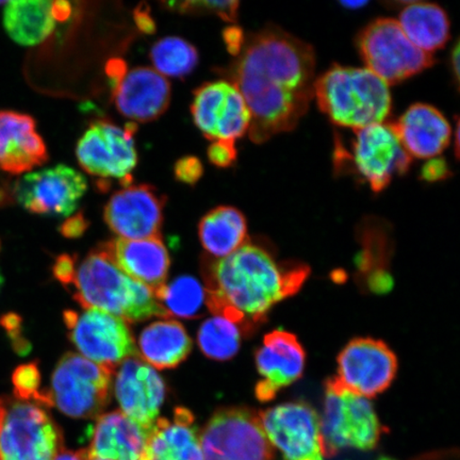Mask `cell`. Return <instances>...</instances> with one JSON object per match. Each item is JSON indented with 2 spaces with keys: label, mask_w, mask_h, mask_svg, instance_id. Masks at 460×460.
Listing matches in <instances>:
<instances>
[{
  "label": "cell",
  "mask_w": 460,
  "mask_h": 460,
  "mask_svg": "<svg viewBox=\"0 0 460 460\" xmlns=\"http://www.w3.org/2000/svg\"><path fill=\"white\" fill-rule=\"evenodd\" d=\"M251 113L249 136L256 144L295 129L314 97L313 46L275 25L245 38L229 68Z\"/></svg>",
  "instance_id": "1"
},
{
  "label": "cell",
  "mask_w": 460,
  "mask_h": 460,
  "mask_svg": "<svg viewBox=\"0 0 460 460\" xmlns=\"http://www.w3.org/2000/svg\"><path fill=\"white\" fill-rule=\"evenodd\" d=\"M203 268L207 308L243 332L295 296L309 274L305 266L280 267L266 250L250 243L226 258L205 261Z\"/></svg>",
  "instance_id": "2"
},
{
  "label": "cell",
  "mask_w": 460,
  "mask_h": 460,
  "mask_svg": "<svg viewBox=\"0 0 460 460\" xmlns=\"http://www.w3.org/2000/svg\"><path fill=\"white\" fill-rule=\"evenodd\" d=\"M67 290H73L80 306L101 310L129 323L153 316L169 318L154 293L115 266L102 245L76 262Z\"/></svg>",
  "instance_id": "3"
},
{
  "label": "cell",
  "mask_w": 460,
  "mask_h": 460,
  "mask_svg": "<svg viewBox=\"0 0 460 460\" xmlns=\"http://www.w3.org/2000/svg\"><path fill=\"white\" fill-rule=\"evenodd\" d=\"M314 97L333 124L353 130L386 122L393 111L389 85L367 67L332 66L315 79Z\"/></svg>",
  "instance_id": "4"
},
{
  "label": "cell",
  "mask_w": 460,
  "mask_h": 460,
  "mask_svg": "<svg viewBox=\"0 0 460 460\" xmlns=\"http://www.w3.org/2000/svg\"><path fill=\"white\" fill-rule=\"evenodd\" d=\"M114 370L75 353L58 362L50 388L43 393L45 407H57L74 419H97L111 402Z\"/></svg>",
  "instance_id": "5"
},
{
  "label": "cell",
  "mask_w": 460,
  "mask_h": 460,
  "mask_svg": "<svg viewBox=\"0 0 460 460\" xmlns=\"http://www.w3.org/2000/svg\"><path fill=\"white\" fill-rule=\"evenodd\" d=\"M411 160L394 124L386 122L354 130L349 151L337 144L335 152V165L341 171L349 168L374 192L383 191L395 177L404 175Z\"/></svg>",
  "instance_id": "6"
},
{
  "label": "cell",
  "mask_w": 460,
  "mask_h": 460,
  "mask_svg": "<svg viewBox=\"0 0 460 460\" xmlns=\"http://www.w3.org/2000/svg\"><path fill=\"white\" fill-rule=\"evenodd\" d=\"M62 448L61 429L45 407L0 398V460H54Z\"/></svg>",
  "instance_id": "7"
},
{
  "label": "cell",
  "mask_w": 460,
  "mask_h": 460,
  "mask_svg": "<svg viewBox=\"0 0 460 460\" xmlns=\"http://www.w3.org/2000/svg\"><path fill=\"white\" fill-rule=\"evenodd\" d=\"M320 427L324 456L344 448L370 451L381 436L371 401L343 387L335 377L326 383Z\"/></svg>",
  "instance_id": "8"
},
{
  "label": "cell",
  "mask_w": 460,
  "mask_h": 460,
  "mask_svg": "<svg viewBox=\"0 0 460 460\" xmlns=\"http://www.w3.org/2000/svg\"><path fill=\"white\" fill-rule=\"evenodd\" d=\"M358 46L362 60L388 85H394L434 65V57L413 45L398 21L377 19L362 29Z\"/></svg>",
  "instance_id": "9"
},
{
  "label": "cell",
  "mask_w": 460,
  "mask_h": 460,
  "mask_svg": "<svg viewBox=\"0 0 460 460\" xmlns=\"http://www.w3.org/2000/svg\"><path fill=\"white\" fill-rule=\"evenodd\" d=\"M204 460H274V447L258 413L246 408L217 411L200 431Z\"/></svg>",
  "instance_id": "10"
},
{
  "label": "cell",
  "mask_w": 460,
  "mask_h": 460,
  "mask_svg": "<svg viewBox=\"0 0 460 460\" xmlns=\"http://www.w3.org/2000/svg\"><path fill=\"white\" fill-rule=\"evenodd\" d=\"M68 338L84 358L115 370L125 359L137 356L129 326L122 319L97 309L63 314Z\"/></svg>",
  "instance_id": "11"
},
{
  "label": "cell",
  "mask_w": 460,
  "mask_h": 460,
  "mask_svg": "<svg viewBox=\"0 0 460 460\" xmlns=\"http://www.w3.org/2000/svg\"><path fill=\"white\" fill-rule=\"evenodd\" d=\"M135 123L119 128L107 120L90 125L80 137L76 156L88 174L101 180H119L124 187L131 182V172L137 164L134 136Z\"/></svg>",
  "instance_id": "12"
},
{
  "label": "cell",
  "mask_w": 460,
  "mask_h": 460,
  "mask_svg": "<svg viewBox=\"0 0 460 460\" xmlns=\"http://www.w3.org/2000/svg\"><path fill=\"white\" fill-rule=\"evenodd\" d=\"M258 417L270 444L286 460H324L320 417L307 402H284Z\"/></svg>",
  "instance_id": "13"
},
{
  "label": "cell",
  "mask_w": 460,
  "mask_h": 460,
  "mask_svg": "<svg viewBox=\"0 0 460 460\" xmlns=\"http://www.w3.org/2000/svg\"><path fill=\"white\" fill-rule=\"evenodd\" d=\"M398 367V358L386 343L356 338L339 354L335 378L343 387L370 400L391 386Z\"/></svg>",
  "instance_id": "14"
},
{
  "label": "cell",
  "mask_w": 460,
  "mask_h": 460,
  "mask_svg": "<svg viewBox=\"0 0 460 460\" xmlns=\"http://www.w3.org/2000/svg\"><path fill=\"white\" fill-rule=\"evenodd\" d=\"M86 189L82 172L60 164L22 176L15 183L14 197L31 214L71 217Z\"/></svg>",
  "instance_id": "15"
},
{
  "label": "cell",
  "mask_w": 460,
  "mask_h": 460,
  "mask_svg": "<svg viewBox=\"0 0 460 460\" xmlns=\"http://www.w3.org/2000/svg\"><path fill=\"white\" fill-rule=\"evenodd\" d=\"M191 113L207 139L235 141L249 132L251 113L243 96L228 80L207 83L194 92Z\"/></svg>",
  "instance_id": "16"
},
{
  "label": "cell",
  "mask_w": 460,
  "mask_h": 460,
  "mask_svg": "<svg viewBox=\"0 0 460 460\" xmlns=\"http://www.w3.org/2000/svg\"><path fill=\"white\" fill-rule=\"evenodd\" d=\"M165 197L148 185L115 192L103 209V220L120 239L161 238Z\"/></svg>",
  "instance_id": "17"
},
{
  "label": "cell",
  "mask_w": 460,
  "mask_h": 460,
  "mask_svg": "<svg viewBox=\"0 0 460 460\" xmlns=\"http://www.w3.org/2000/svg\"><path fill=\"white\" fill-rule=\"evenodd\" d=\"M114 394L120 411L142 428L152 429L165 398V384L151 366L137 356L125 359L115 377Z\"/></svg>",
  "instance_id": "18"
},
{
  "label": "cell",
  "mask_w": 460,
  "mask_h": 460,
  "mask_svg": "<svg viewBox=\"0 0 460 460\" xmlns=\"http://www.w3.org/2000/svg\"><path fill=\"white\" fill-rule=\"evenodd\" d=\"M255 360L261 376L256 386V398L269 402L274 400L281 389L302 377L306 353L296 335L284 330H275L264 336Z\"/></svg>",
  "instance_id": "19"
},
{
  "label": "cell",
  "mask_w": 460,
  "mask_h": 460,
  "mask_svg": "<svg viewBox=\"0 0 460 460\" xmlns=\"http://www.w3.org/2000/svg\"><path fill=\"white\" fill-rule=\"evenodd\" d=\"M113 101L120 114L137 123L158 119L171 103V85L151 67L128 71L113 88Z\"/></svg>",
  "instance_id": "20"
},
{
  "label": "cell",
  "mask_w": 460,
  "mask_h": 460,
  "mask_svg": "<svg viewBox=\"0 0 460 460\" xmlns=\"http://www.w3.org/2000/svg\"><path fill=\"white\" fill-rule=\"evenodd\" d=\"M119 270L151 290L154 295L166 285L171 259L161 238L115 239L102 244Z\"/></svg>",
  "instance_id": "21"
},
{
  "label": "cell",
  "mask_w": 460,
  "mask_h": 460,
  "mask_svg": "<svg viewBox=\"0 0 460 460\" xmlns=\"http://www.w3.org/2000/svg\"><path fill=\"white\" fill-rule=\"evenodd\" d=\"M49 160L36 120L31 115L0 111V170L10 174L32 171Z\"/></svg>",
  "instance_id": "22"
},
{
  "label": "cell",
  "mask_w": 460,
  "mask_h": 460,
  "mask_svg": "<svg viewBox=\"0 0 460 460\" xmlns=\"http://www.w3.org/2000/svg\"><path fill=\"white\" fill-rule=\"evenodd\" d=\"M151 431L122 411L103 413L96 420L86 450L90 457L105 460H147Z\"/></svg>",
  "instance_id": "23"
},
{
  "label": "cell",
  "mask_w": 460,
  "mask_h": 460,
  "mask_svg": "<svg viewBox=\"0 0 460 460\" xmlns=\"http://www.w3.org/2000/svg\"><path fill=\"white\" fill-rule=\"evenodd\" d=\"M402 146L410 156L431 159L450 144L452 128L438 109L428 103H415L394 123Z\"/></svg>",
  "instance_id": "24"
},
{
  "label": "cell",
  "mask_w": 460,
  "mask_h": 460,
  "mask_svg": "<svg viewBox=\"0 0 460 460\" xmlns=\"http://www.w3.org/2000/svg\"><path fill=\"white\" fill-rule=\"evenodd\" d=\"M147 460H204L191 411L177 407L172 420L158 418L149 435Z\"/></svg>",
  "instance_id": "25"
},
{
  "label": "cell",
  "mask_w": 460,
  "mask_h": 460,
  "mask_svg": "<svg viewBox=\"0 0 460 460\" xmlns=\"http://www.w3.org/2000/svg\"><path fill=\"white\" fill-rule=\"evenodd\" d=\"M140 353L144 360L157 369H174L188 358L192 341L180 322H154L139 337Z\"/></svg>",
  "instance_id": "26"
},
{
  "label": "cell",
  "mask_w": 460,
  "mask_h": 460,
  "mask_svg": "<svg viewBox=\"0 0 460 460\" xmlns=\"http://www.w3.org/2000/svg\"><path fill=\"white\" fill-rule=\"evenodd\" d=\"M398 22L410 41L430 55L445 48L450 39V21L438 4L402 3Z\"/></svg>",
  "instance_id": "27"
},
{
  "label": "cell",
  "mask_w": 460,
  "mask_h": 460,
  "mask_svg": "<svg viewBox=\"0 0 460 460\" xmlns=\"http://www.w3.org/2000/svg\"><path fill=\"white\" fill-rule=\"evenodd\" d=\"M199 237L210 256L226 258L249 243L246 218L234 207L218 206L201 218Z\"/></svg>",
  "instance_id": "28"
},
{
  "label": "cell",
  "mask_w": 460,
  "mask_h": 460,
  "mask_svg": "<svg viewBox=\"0 0 460 460\" xmlns=\"http://www.w3.org/2000/svg\"><path fill=\"white\" fill-rule=\"evenodd\" d=\"M4 24L16 43L32 46L42 43L55 31L53 2L17 0L5 4Z\"/></svg>",
  "instance_id": "29"
},
{
  "label": "cell",
  "mask_w": 460,
  "mask_h": 460,
  "mask_svg": "<svg viewBox=\"0 0 460 460\" xmlns=\"http://www.w3.org/2000/svg\"><path fill=\"white\" fill-rule=\"evenodd\" d=\"M155 297L169 316L199 318L204 312L206 291L192 276H181L155 293Z\"/></svg>",
  "instance_id": "30"
},
{
  "label": "cell",
  "mask_w": 460,
  "mask_h": 460,
  "mask_svg": "<svg viewBox=\"0 0 460 460\" xmlns=\"http://www.w3.org/2000/svg\"><path fill=\"white\" fill-rule=\"evenodd\" d=\"M243 331L223 316L215 315L206 320L198 332L199 347L210 359L224 361L234 358L241 347Z\"/></svg>",
  "instance_id": "31"
},
{
  "label": "cell",
  "mask_w": 460,
  "mask_h": 460,
  "mask_svg": "<svg viewBox=\"0 0 460 460\" xmlns=\"http://www.w3.org/2000/svg\"><path fill=\"white\" fill-rule=\"evenodd\" d=\"M151 60L163 76L182 78L194 71L199 63L198 49L181 38L166 37L155 43Z\"/></svg>",
  "instance_id": "32"
},
{
  "label": "cell",
  "mask_w": 460,
  "mask_h": 460,
  "mask_svg": "<svg viewBox=\"0 0 460 460\" xmlns=\"http://www.w3.org/2000/svg\"><path fill=\"white\" fill-rule=\"evenodd\" d=\"M14 398L22 401H33L44 406L43 391H40L41 374L37 362L17 367L13 376ZM46 408V407H45Z\"/></svg>",
  "instance_id": "33"
},
{
  "label": "cell",
  "mask_w": 460,
  "mask_h": 460,
  "mask_svg": "<svg viewBox=\"0 0 460 460\" xmlns=\"http://www.w3.org/2000/svg\"><path fill=\"white\" fill-rule=\"evenodd\" d=\"M168 8L181 14H216L223 21L233 22L239 13L238 2H170Z\"/></svg>",
  "instance_id": "34"
},
{
  "label": "cell",
  "mask_w": 460,
  "mask_h": 460,
  "mask_svg": "<svg viewBox=\"0 0 460 460\" xmlns=\"http://www.w3.org/2000/svg\"><path fill=\"white\" fill-rule=\"evenodd\" d=\"M174 175L178 181L195 186L204 175L203 164L198 157H182L174 165Z\"/></svg>",
  "instance_id": "35"
},
{
  "label": "cell",
  "mask_w": 460,
  "mask_h": 460,
  "mask_svg": "<svg viewBox=\"0 0 460 460\" xmlns=\"http://www.w3.org/2000/svg\"><path fill=\"white\" fill-rule=\"evenodd\" d=\"M210 164L217 168H229L237 160L238 153L235 141L217 140L212 142L207 151Z\"/></svg>",
  "instance_id": "36"
},
{
  "label": "cell",
  "mask_w": 460,
  "mask_h": 460,
  "mask_svg": "<svg viewBox=\"0 0 460 460\" xmlns=\"http://www.w3.org/2000/svg\"><path fill=\"white\" fill-rule=\"evenodd\" d=\"M77 257L71 255H61L57 258V261L53 267V272L55 278L60 281V283L67 287L72 283L75 269H76Z\"/></svg>",
  "instance_id": "37"
},
{
  "label": "cell",
  "mask_w": 460,
  "mask_h": 460,
  "mask_svg": "<svg viewBox=\"0 0 460 460\" xmlns=\"http://www.w3.org/2000/svg\"><path fill=\"white\" fill-rule=\"evenodd\" d=\"M450 175L447 161L438 157L429 159L421 170L422 180L429 182L445 181Z\"/></svg>",
  "instance_id": "38"
},
{
  "label": "cell",
  "mask_w": 460,
  "mask_h": 460,
  "mask_svg": "<svg viewBox=\"0 0 460 460\" xmlns=\"http://www.w3.org/2000/svg\"><path fill=\"white\" fill-rule=\"evenodd\" d=\"M88 227L89 221L86 220L82 212H79V214L71 216L66 222L62 223L60 233L66 238L75 239L82 237Z\"/></svg>",
  "instance_id": "39"
},
{
  "label": "cell",
  "mask_w": 460,
  "mask_h": 460,
  "mask_svg": "<svg viewBox=\"0 0 460 460\" xmlns=\"http://www.w3.org/2000/svg\"><path fill=\"white\" fill-rule=\"evenodd\" d=\"M134 19L136 25L143 33L153 34L156 31V22H155L151 10L146 4H140L135 9Z\"/></svg>",
  "instance_id": "40"
},
{
  "label": "cell",
  "mask_w": 460,
  "mask_h": 460,
  "mask_svg": "<svg viewBox=\"0 0 460 460\" xmlns=\"http://www.w3.org/2000/svg\"><path fill=\"white\" fill-rule=\"evenodd\" d=\"M224 42L230 54L237 57L244 43V33L239 27H228L223 32Z\"/></svg>",
  "instance_id": "41"
},
{
  "label": "cell",
  "mask_w": 460,
  "mask_h": 460,
  "mask_svg": "<svg viewBox=\"0 0 460 460\" xmlns=\"http://www.w3.org/2000/svg\"><path fill=\"white\" fill-rule=\"evenodd\" d=\"M128 72V65H126L124 60L111 59L108 61L106 65V74L111 80L112 89L124 78Z\"/></svg>",
  "instance_id": "42"
},
{
  "label": "cell",
  "mask_w": 460,
  "mask_h": 460,
  "mask_svg": "<svg viewBox=\"0 0 460 460\" xmlns=\"http://www.w3.org/2000/svg\"><path fill=\"white\" fill-rule=\"evenodd\" d=\"M72 5L65 0L59 2H53V13L57 22H66L70 19L72 14Z\"/></svg>",
  "instance_id": "43"
},
{
  "label": "cell",
  "mask_w": 460,
  "mask_h": 460,
  "mask_svg": "<svg viewBox=\"0 0 460 460\" xmlns=\"http://www.w3.org/2000/svg\"><path fill=\"white\" fill-rule=\"evenodd\" d=\"M54 460H90V456L88 450L68 451L63 447Z\"/></svg>",
  "instance_id": "44"
},
{
  "label": "cell",
  "mask_w": 460,
  "mask_h": 460,
  "mask_svg": "<svg viewBox=\"0 0 460 460\" xmlns=\"http://www.w3.org/2000/svg\"><path fill=\"white\" fill-rule=\"evenodd\" d=\"M452 68L454 73V78L456 80V84L459 83V43L456 42V48L452 51Z\"/></svg>",
  "instance_id": "45"
},
{
  "label": "cell",
  "mask_w": 460,
  "mask_h": 460,
  "mask_svg": "<svg viewBox=\"0 0 460 460\" xmlns=\"http://www.w3.org/2000/svg\"><path fill=\"white\" fill-rule=\"evenodd\" d=\"M367 4L366 2H343L341 4L345 9H359Z\"/></svg>",
  "instance_id": "46"
},
{
  "label": "cell",
  "mask_w": 460,
  "mask_h": 460,
  "mask_svg": "<svg viewBox=\"0 0 460 460\" xmlns=\"http://www.w3.org/2000/svg\"><path fill=\"white\" fill-rule=\"evenodd\" d=\"M3 283H4V279H3L2 274H0V288H2Z\"/></svg>",
  "instance_id": "47"
},
{
  "label": "cell",
  "mask_w": 460,
  "mask_h": 460,
  "mask_svg": "<svg viewBox=\"0 0 460 460\" xmlns=\"http://www.w3.org/2000/svg\"><path fill=\"white\" fill-rule=\"evenodd\" d=\"M90 460H105V459L95 458V457H90Z\"/></svg>",
  "instance_id": "48"
},
{
  "label": "cell",
  "mask_w": 460,
  "mask_h": 460,
  "mask_svg": "<svg viewBox=\"0 0 460 460\" xmlns=\"http://www.w3.org/2000/svg\"><path fill=\"white\" fill-rule=\"evenodd\" d=\"M379 460H394V459H391V458H387V457H384V458H381Z\"/></svg>",
  "instance_id": "49"
},
{
  "label": "cell",
  "mask_w": 460,
  "mask_h": 460,
  "mask_svg": "<svg viewBox=\"0 0 460 460\" xmlns=\"http://www.w3.org/2000/svg\"><path fill=\"white\" fill-rule=\"evenodd\" d=\"M5 4V3H2V2H0V5H2V4Z\"/></svg>",
  "instance_id": "50"
}]
</instances>
